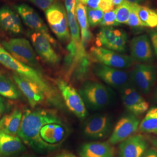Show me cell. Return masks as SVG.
Here are the masks:
<instances>
[{"label":"cell","instance_id":"cell-1","mask_svg":"<svg viewBox=\"0 0 157 157\" xmlns=\"http://www.w3.org/2000/svg\"><path fill=\"white\" fill-rule=\"evenodd\" d=\"M51 123L63 124L54 111L44 109H26L23 113L21 124L17 135L25 144L35 151L39 153L51 151L57 146L47 143L41 139L40 134L43 126Z\"/></svg>","mask_w":157,"mask_h":157},{"label":"cell","instance_id":"cell-2","mask_svg":"<svg viewBox=\"0 0 157 157\" xmlns=\"http://www.w3.org/2000/svg\"><path fill=\"white\" fill-rule=\"evenodd\" d=\"M0 63L13 71L15 73L34 82L43 92L45 101L50 105L59 109L64 108L63 101L58 90L51 84L39 71L19 61L6 50L0 54Z\"/></svg>","mask_w":157,"mask_h":157},{"label":"cell","instance_id":"cell-3","mask_svg":"<svg viewBox=\"0 0 157 157\" xmlns=\"http://www.w3.org/2000/svg\"><path fill=\"white\" fill-rule=\"evenodd\" d=\"M78 93L85 104L93 110H101L109 102L110 95L107 87L98 82L87 81L82 85Z\"/></svg>","mask_w":157,"mask_h":157},{"label":"cell","instance_id":"cell-4","mask_svg":"<svg viewBox=\"0 0 157 157\" xmlns=\"http://www.w3.org/2000/svg\"><path fill=\"white\" fill-rule=\"evenodd\" d=\"M56 85L63 103L69 110L81 120L86 118L88 113L86 106L78 91L62 79L56 80Z\"/></svg>","mask_w":157,"mask_h":157},{"label":"cell","instance_id":"cell-5","mask_svg":"<svg viewBox=\"0 0 157 157\" xmlns=\"http://www.w3.org/2000/svg\"><path fill=\"white\" fill-rule=\"evenodd\" d=\"M45 17L51 29L61 41H68L71 34L68 26L67 14L62 4L56 2L45 10Z\"/></svg>","mask_w":157,"mask_h":157},{"label":"cell","instance_id":"cell-6","mask_svg":"<svg viewBox=\"0 0 157 157\" xmlns=\"http://www.w3.org/2000/svg\"><path fill=\"white\" fill-rule=\"evenodd\" d=\"M2 44L7 52L19 61L33 67L37 65L36 54L28 40L11 39L2 41Z\"/></svg>","mask_w":157,"mask_h":157},{"label":"cell","instance_id":"cell-7","mask_svg":"<svg viewBox=\"0 0 157 157\" xmlns=\"http://www.w3.org/2000/svg\"><path fill=\"white\" fill-rule=\"evenodd\" d=\"M127 41L126 33L113 27H102L96 38L97 47H104L119 53L125 51Z\"/></svg>","mask_w":157,"mask_h":157},{"label":"cell","instance_id":"cell-8","mask_svg":"<svg viewBox=\"0 0 157 157\" xmlns=\"http://www.w3.org/2000/svg\"><path fill=\"white\" fill-rule=\"evenodd\" d=\"M90 54L96 62L109 67L124 69L130 67L133 63L131 56L101 47H92Z\"/></svg>","mask_w":157,"mask_h":157},{"label":"cell","instance_id":"cell-9","mask_svg":"<svg viewBox=\"0 0 157 157\" xmlns=\"http://www.w3.org/2000/svg\"><path fill=\"white\" fill-rule=\"evenodd\" d=\"M112 122L107 114H95L88 118L83 124V133L91 139H101L111 133Z\"/></svg>","mask_w":157,"mask_h":157},{"label":"cell","instance_id":"cell-10","mask_svg":"<svg viewBox=\"0 0 157 157\" xmlns=\"http://www.w3.org/2000/svg\"><path fill=\"white\" fill-rule=\"evenodd\" d=\"M120 89L124 107L129 113L138 117L149 109V103L142 97L130 82Z\"/></svg>","mask_w":157,"mask_h":157},{"label":"cell","instance_id":"cell-11","mask_svg":"<svg viewBox=\"0 0 157 157\" xmlns=\"http://www.w3.org/2000/svg\"><path fill=\"white\" fill-rule=\"evenodd\" d=\"M140 122L139 118L133 114L124 115L118 120L108 141L113 146L120 144L134 135L139 129Z\"/></svg>","mask_w":157,"mask_h":157},{"label":"cell","instance_id":"cell-12","mask_svg":"<svg viewBox=\"0 0 157 157\" xmlns=\"http://www.w3.org/2000/svg\"><path fill=\"white\" fill-rule=\"evenodd\" d=\"M157 75L156 67L148 63L137 64L130 74L131 80L145 94L150 92L156 81Z\"/></svg>","mask_w":157,"mask_h":157},{"label":"cell","instance_id":"cell-13","mask_svg":"<svg viewBox=\"0 0 157 157\" xmlns=\"http://www.w3.org/2000/svg\"><path fill=\"white\" fill-rule=\"evenodd\" d=\"M14 8L18 15L21 17L23 21L29 28L33 31L43 34L49 39L53 45L56 44V41L49 33L45 23L32 8L24 4L15 6Z\"/></svg>","mask_w":157,"mask_h":157},{"label":"cell","instance_id":"cell-14","mask_svg":"<svg viewBox=\"0 0 157 157\" xmlns=\"http://www.w3.org/2000/svg\"><path fill=\"white\" fill-rule=\"evenodd\" d=\"M94 72L104 82L115 88L121 89L131 81L130 74L127 72L100 63L95 65Z\"/></svg>","mask_w":157,"mask_h":157},{"label":"cell","instance_id":"cell-15","mask_svg":"<svg viewBox=\"0 0 157 157\" xmlns=\"http://www.w3.org/2000/svg\"><path fill=\"white\" fill-rule=\"evenodd\" d=\"M28 36L35 50L45 62L55 65L60 62V56L54 49L53 44L44 35L32 31L29 32Z\"/></svg>","mask_w":157,"mask_h":157},{"label":"cell","instance_id":"cell-16","mask_svg":"<svg viewBox=\"0 0 157 157\" xmlns=\"http://www.w3.org/2000/svg\"><path fill=\"white\" fill-rule=\"evenodd\" d=\"M13 80L20 91L27 98L32 108H35L45 101V96L39 87L31 80L14 73Z\"/></svg>","mask_w":157,"mask_h":157},{"label":"cell","instance_id":"cell-17","mask_svg":"<svg viewBox=\"0 0 157 157\" xmlns=\"http://www.w3.org/2000/svg\"><path fill=\"white\" fill-rule=\"evenodd\" d=\"M130 54L133 61L140 63L152 62L154 53L151 43L147 35L136 36L130 41Z\"/></svg>","mask_w":157,"mask_h":157},{"label":"cell","instance_id":"cell-18","mask_svg":"<svg viewBox=\"0 0 157 157\" xmlns=\"http://www.w3.org/2000/svg\"><path fill=\"white\" fill-rule=\"evenodd\" d=\"M148 146V142L143 135H133L119 144V156L143 157Z\"/></svg>","mask_w":157,"mask_h":157},{"label":"cell","instance_id":"cell-19","mask_svg":"<svg viewBox=\"0 0 157 157\" xmlns=\"http://www.w3.org/2000/svg\"><path fill=\"white\" fill-rule=\"evenodd\" d=\"M80 157H115V148L108 141H94L83 144L78 151Z\"/></svg>","mask_w":157,"mask_h":157},{"label":"cell","instance_id":"cell-20","mask_svg":"<svg viewBox=\"0 0 157 157\" xmlns=\"http://www.w3.org/2000/svg\"><path fill=\"white\" fill-rule=\"evenodd\" d=\"M26 150L21 139L0 132V157H15Z\"/></svg>","mask_w":157,"mask_h":157},{"label":"cell","instance_id":"cell-21","mask_svg":"<svg viewBox=\"0 0 157 157\" xmlns=\"http://www.w3.org/2000/svg\"><path fill=\"white\" fill-rule=\"evenodd\" d=\"M0 30L12 34H18L22 32V25L18 14L8 6L0 8Z\"/></svg>","mask_w":157,"mask_h":157},{"label":"cell","instance_id":"cell-22","mask_svg":"<svg viewBox=\"0 0 157 157\" xmlns=\"http://www.w3.org/2000/svg\"><path fill=\"white\" fill-rule=\"evenodd\" d=\"M67 130L63 124H47L40 130L41 139L48 144L58 146L67 136Z\"/></svg>","mask_w":157,"mask_h":157},{"label":"cell","instance_id":"cell-23","mask_svg":"<svg viewBox=\"0 0 157 157\" xmlns=\"http://www.w3.org/2000/svg\"><path fill=\"white\" fill-rule=\"evenodd\" d=\"M75 17L77 18V21L81 30V44L85 49H86L92 39V34L89 30V24L87 17L86 6L80 2H76Z\"/></svg>","mask_w":157,"mask_h":157},{"label":"cell","instance_id":"cell-24","mask_svg":"<svg viewBox=\"0 0 157 157\" xmlns=\"http://www.w3.org/2000/svg\"><path fill=\"white\" fill-rule=\"evenodd\" d=\"M22 111L15 108L0 119V132L11 136H17L22 119Z\"/></svg>","mask_w":157,"mask_h":157},{"label":"cell","instance_id":"cell-25","mask_svg":"<svg viewBox=\"0 0 157 157\" xmlns=\"http://www.w3.org/2000/svg\"><path fill=\"white\" fill-rule=\"evenodd\" d=\"M0 96L10 100H17L21 93L11 78L4 74H0Z\"/></svg>","mask_w":157,"mask_h":157},{"label":"cell","instance_id":"cell-26","mask_svg":"<svg viewBox=\"0 0 157 157\" xmlns=\"http://www.w3.org/2000/svg\"><path fill=\"white\" fill-rule=\"evenodd\" d=\"M138 130L141 133L157 135V107H152L147 111Z\"/></svg>","mask_w":157,"mask_h":157},{"label":"cell","instance_id":"cell-27","mask_svg":"<svg viewBox=\"0 0 157 157\" xmlns=\"http://www.w3.org/2000/svg\"><path fill=\"white\" fill-rule=\"evenodd\" d=\"M138 14L145 27L157 28V11L147 6L138 5Z\"/></svg>","mask_w":157,"mask_h":157},{"label":"cell","instance_id":"cell-28","mask_svg":"<svg viewBox=\"0 0 157 157\" xmlns=\"http://www.w3.org/2000/svg\"><path fill=\"white\" fill-rule=\"evenodd\" d=\"M90 59L88 55L82 57L75 62L70 71L74 80H81L86 76L90 66Z\"/></svg>","mask_w":157,"mask_h":157},{"label":"cell","instance_id":"cell-29","mask_svg":"<svg viewBox=\"0 0 157 157\" xmlns=\"http://www.w3.org/2000/svg\"><path fill=\"white\" fill-rule=\"evenodd\" d=\"M127 1H124L119 6H117L115 10L116 14V21L120 25L121 24H126L131 11V6Z\"/></svg>","mask_w":157,"mask_h":157},{"label":"cell","instance_id":"cell-30","mask_svg":"<svg viewBox=\"0 0 157 157\" xmlns=\"http://www.w3.org/2000/svg\"><path fill=\"white\" fill-rule=\"evenodd\" d=\"M67 13L68 26L70 34L71 35V39L74 40L76 43L80 44L81 43L80 28L75 17V13L72 12H67Z\"/></svg>","mask_w":157,"mask_h":157},{"label":"cell","instance_id":"cell-31","mask_svg":"<svg viewBox=\"0 0 157 157\" xmlns=\"http://www.w3.org/2000/svg\"><path fill=\"white\" fill-rule=\"evenodd\" d=\"M138 5L137 4H132L131 11L126 25L133 28H144L145 26L141 22L138 14Z\"/></svg>","mask_w":157,"mask_h":157},{"label":"cell","instance_id":"cell-32","mask_svg":"<svg viewBox=\"0 0 157 157\" xmlns=\"http://www.w3.org/2000/svg\"><path fill=\"white\" fill-rule=\"evenodd\" d=\"M87 17L89 26L94 28L100 24L104 12L99 9H91L86 7Z\"/></svg>","mask_w":157,"mask_h":157},{"label":"cell","instance_id":"cell-33","mask_svg":"<svg viewBox=\"0 0 157 157\" xmlns=\"http://www.w3.org/2000/svg\"><path fill=\"white\" fill-rule=\"evenodd\" d=\"M102 27H112L119 26V25L116 21V14L115 10L105 12L99 24Z\"/></svg>","mask_w":157,"mask_h":157},{"label":"cell","instance_id":"cell-34","mask_svg":"<svg viewBox=\"0 0 157 157\" xmlns=\"http://www.w3.org/2000/svg\"><path fill=\"white\" fill-rule=\"evenodd\" d=\"M41 10L45 11L57 2V0H28Z\"/></svg>","mask_w":157,"mask_h":157},{"label":"cell","instance_id":"cell-35","mask_svg":"<svg viewBox=\"0 0 157 157\" xmlns=\"http://www.w3.org/2000/svg\"><path fill=\"white\" fill-rule=\"evenodd\" d=\"M115 6L110 0H101L98 5L99 10H101L104 13L114 10Z\"/></svg>","mask_w":157,"mask_h":157},{"label":"cell","instance_id":"cell-36","mask_svg":"<svg viewBox=\"0 0 157 157\" xmlns=\"http://www.w3.org/2000/svg\"><path fill=\"white\" fill-rule=\"evenodd\" d=\"M76 0H65V6L67 12H72L75 13Z\"/></svg>","mask_w":157,"mask_h":157},{"label":"cell","instance_id":"cell-37","mask_svg":"<svg viewBox=\"0 0 157 157\" xmlns=\"http://www.w3.org/2000/svg\"><path fill=\"white\" fill-rule=\"evenodd\" d=\"M150 38L153 50L157 58V32L156 30H152L150 32Z\"/></svg>","mask_w":157,"mask_h":157},{"label":"cell","instance_id":"cell-38","mask_svg":"<svg viewBox=\"0 0 157 157\" xmlns=\"http://www.w3.org/2000/svg\"><path fill=\"white\" fill-rule=\"evenodd\" d=\"M101 0H86L83 5L87 6V8L91 9H98V5Z\"/></svg>","mask_w":157,"mask_h":157},{"label":"cell","instance_id":"cell-39","mask_svg":"<svg viewBox=\"0 0 157 157\" xmlns=\"http://www.w3.org/2000/svg\"><path fill=\"white\" fill-rule=\"evenodd\" d=\"M143 157H157V150L154 147L147 149Z\"/></svg>","mask_w":157,"mask_h":157},{"label":"cell","instance_id":"cell-40","mask_svg":"<svg viewBox=\"0 0 157 157\" xmlns=\"http://www.w3.org/2000/svg\"><path fill=\"white\" fill-rule=\"evenodd\" d=\"M6 109V102L0 96V119L2 117Z\"/></svg>","mask_w":157,"mask_h":157},{"label":"cell","instance_id":"cell-41","mask_svg":"<svg viewBox=\"0 0 157 157\" xmlns=\"http://www.w3.org/2000/svg\"><path fill=\"white\" fill-rule=\"evenodd\" d=\"M54 157H78L74 155L72 153L67 151H62Z\"/></svg>","mask_w":157,"mask_h":157},{"label":"cell","instance_id":"cell-42","mask_svg":"<svg viewBox=\"0 0 157 157\" xmlns=\"http://www.w3.org/2000/svg\"><path fill=\"white\" fill-rule=\"evenodd\" d=\"M110 1L113 4L114 6H118L121 4L122 2H124L125 0H110Z\"/></svg>","mask_w":157,"mask_h":157},{"label":"cell","instance_id":"cell-43","mask_svg":"<svg viewBox=\"0 0 157 157\" xmlns=\"http://www.w3.org/2000/svg\"><path fill=\"white\" fill-rule=\"evenodd\" d=\"M150 141H151L152 146L154 147V148L157 150V138L151 139Z\"/></svg>","mask_w":157,"mask_h":157},{"label":"cell","instance_id":"cell-44","mask_svg":"<svg viewBox=\"0 0 157 157\" xmlns=\"http://www.w3.org/2000/svg\"><path fill=\"white\" fill-rule=\"evenodd\" d=\"M127 1H128L130 3H132V4H139V3L141 2L143 0H126Z\"/></svg>","mask_w":157,"mask_h":157},{"label":"cell","instance_id":"cell-45","mask_svg":"<svg viewBox=\"0 0 157 157\" xmlns=\"http://www.w3.org/2000/svg\"><path fill=\"white\" fill-rule=\"evenodd\" d=\"M38 157L37 156H35L33 155H30V154H27V155H22V156H20V157Z\"/></svg>","mask_w":157,"mask_h":157},{"label":"cell","instance_id":"cell-46","mask_svg":"<svg viewBox=\"0 0 157 157\" xmlns=\"http://www.w3.org/2000/svg\"><path fill=\"white\" fill-rule=\"evenodd\" d=\"M86 0H76V2H80V3H82V4H84V2L86 1Z\"/></svg>","mask_w":157,"mask_h":157},{"label":"cell","instance_id":"cell-47","mask_svg":"<svg viewBox=\"0 0 157 157\" xmlns=\"http://www.w3.org/2000/svg\"><path fill=\"white\" fill-rule=\"evenodd\" d=\"M5 49L4 48H2V47H1V45H0V54Z\"/></svg>","mask_w":157,"mask_h":157},{"label":"cell","instance_id":"cell-48","mask_svg":"<svg viewBox=\"0 0 157 157\" xmlns=\"http://www.w3.org/2000/svg\"><path fill=\"white\" fill-rule=\"evenodd\" d=\"M156 31H157V29H156Z\"/></svg>","mask_w":157,"mask_h":157},{"label":"cell","instance_id":"cell-49","mask_svg":"<svg viewBox=\"0 0 157 157\" xmlns=\"http://www.w3.org/2000/svg\"></svg>","mask_w":157,"mask_h":157}]
</instances>
